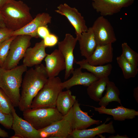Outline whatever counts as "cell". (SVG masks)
Here are the masks:
<instances>
[{"label": "cell", "mask_w": 138, "mask_h": 138, "mask_svg": "<svg viewBox=\"0 0 138 138\" xmlns=\"http://www.w3.org/2000/svg\"><path fill=\"white\" fill-rule=\"evenodd\" d=\"M6 27L2 16L0 13V27L3 28Z\"/></svg>", "instance_id": "obj_37"}, {"label": "cell", "mask_w": 138, "mask_h": 138, "mask_svg": "<svg viewBox=\"0 0 138 138\" xmlns=\"http://www.w3.org/2000/svg\"><path fill=\"white\" fill-rule=\"evenodd\" d=\"M23 112L24 119L38 130L60 120L64 117L56 107L30 108Z\"/></svg>", "instance_id": "obj_4"}, {"label": "cell", "mask_w": 138, "mask_h": 138, "mask_svg": "<svg viewBox=\"0 0 138 138\" xmlns=\"http://www.w3.org/2000/svg\"><path fill=\"white\" fill-rule=\"evenodd\" d=\"M0 28H1L0 27Z\"/></svg>", "instance_id": "obj_41"}, {"label": "cell", "mask_w": 138, "mask_h": 138, "mask_svg": "<svg viewBox=\"0 0 138 138\" xmlns=\"http://www.w3.org/2000/svg\"><path fill=\"white\" fill-rule=\"evenodd\" d=\"M32 38L31 36L25 35L16 36L10 43L8 54L2 68L8 70L17 66L30 45Z\"/></svg>", "instance_id": "obj_6"}, {"label": "cell", "mask_w": 138, "mask_h": 138, "mask_svg": "<svg viewBox=\"0 0 138 138\" xmlns=\"http://www.w3.org/2000/svg\"><path fill=\"white\" fill-rule=\"evenodd\" d=\"M37 33L39 37L43 39L50 33L47 26H41L38 28Z\"/></svg>", "instance_id": "obj_33"}, {"label": "cell", "mask_w": 138, "mask_h": 138, "mask_svg": "<svg viewBox=\"0 0 138 138\" xmlns=\"http://www.w3.org/2000/svg\"><path fill=\"white\" fill-rule=\"evenodd\" d=\"M133 96L137 103H138V87L135 88L133 90Z\"/></svg>", "instance_id": "obj_35"}, {"label": "cell", "mask_w": 138, "mask_h": 138, "mask_svg": "<svg viewBox=\"0 0 138 138\" xmlns=\"http://www.w3.org/2000/svg\"><path fill=\"white\" fill-rule=\"evenodd\" d=\"M16 36H11L0 43V66L2 68L8 54L10 43Z\"/></svg>", "instance_id": "obj_29"}, {"label": "cell", "mask_w": 138, "mask_h": 138, "mask_svg": "<svg viewBox=\"0 0 138 138\" xmlns=\"http://www.w3.org/2000/svg\"><path fill=\"white\" fill-rule=\"evenodd\" d=\"M113 51L112 44L98 45L93 54L86 59L89 64L93 65L109 63L113 61Z\"/></svg>", "instance_id": "obj_17"}, {"label": "cell", "mask_w": 138, "mask_h": 138, "mask_svg": "<svg viewBox=\"0 0 138 138\" xmlns=\"http://www.w3.org/2000/svg\"><path fill=\"white\" fill-rule=\"evenodd\" d=\"M0 137L3 138L8 137V133L0 128Z\"/></svg>", "instance_id": "obj_34"}, {"label": "cell", "mask_w": 138, "mask_h": 138, "mask_svg": "<svg viewBox=\"0 0 138 138\" xmlns=\"http://www.w3.org/2000/svg\"><path fill=\"white\" fill-rule=\"evenodd\" d=\"M1 67L0 66V68Z\"/></svg>", "instance_id": "obj_40"}, {"label": "cell", "mask_w": 138, "mask_h": 138, "mask_svg": "<svg viewBox=\"0 0 138 138\" xmlns=\"http://www.w3.org/2000/svg\"><path fill=\"white\" fill-rule=\"evenodd\" d=\"M98 45L112 44L117 39L111 24L104 16L98 17L94 22L92 27Z\"/></svg>", "instance_id": "obj_8"}, {"label": "cell", "mask_w": 138, "mask_h": 138, "mask_svg": "<svg viewBox=\"0 0 138 138\" xmlns=\"http://www.w3.org/2000/svg\"><path fill=\"white\" fill-rule=\"evenodd\" d=\"M76 63L79 65L82 69H85L93 74L98 78L108 77L112 68V64L108 63L106 65L94 66L89 64L86 59H84Z\"/></svg>", "instance_id": "obj_23"}, {"label": "cell", "mask_w": 138, "mask_h": 138, "mask_svg": "<svg viewBox=\"0 0 138 138\" xmlns=\"http://www.w3.org/2000/svg\"><path fill=\"white\" fill-rule=\"evenodd\" d=\"M78 41L81 55L86 59L93 54L98 46L92 27L88 28L86 31L83 33Z\"/></svg>", "instance_id": "obj_21"}, {"label": "cell", "mask_w": 138, "mask_h": 138, "mask_svg": "<svg viewBox=\"0 0 138 138\" xmlns=\"http://www.w3.org/2000/svg\"><path fill=\"white\" fill-rule=\"evenodd\" d=\"M109 80L108 77H106L99 78L93 82L87 89L89 97L95 101L99 102L102 97Z\"/></svg>", "instance_id": "obj_24"}, {"label": "cell", "mask_w": 138, "mask_h": 138, "mask_svg": "<svg viewBox=\"0 0 138 138\" xmlns=\"http://www.w3.org/2000/svg\"><path fill=\"white\" fill-rule=\"evenodd\" d=\"M100 114H106L113 117V119L116 121H122L126 119H133L138 116V112L135 110L128 108L122 105L117 106L113 109H108L100 106L96 107L89 106Z\"/></svg>", "instance_id": "obj_19"}, {"label": "cell", "mask_w": 138, "mask_h": 138, "mask_svg": "<svg viewBox=\"0 0 138 138\" xmlns=\"http://www.w3.org/2000/svg\"><path fill=\"white\" fill-rule=\"evenodd\" d=\"M10 138H22V137L18 135L14 134V135L10 137Z\"/></svg>", "instance_id": "obj_39"}, {"label": "cell", "mask_w": 138, "mask_h": 138, "mask_svg": "<svg viewBox=\"0 0 138 138\" xmlns=\"http://www.w3.org/2000/svg\"><path fill=\"white\" fill-rule=\"evenodd\" d=\"M82 69L80 67L74 69L72 73V77L67 81L62 82L63 89H69L73 86L78 85L88 87L99 79L90 73L82 72Z\"/></svg>", "instance_id": "obj_18"}, {"label": "cell", "mask_w": 138, "mask_h": 138, "mask_svg": "<svg viewBox=\"0 0 138 138\" xmlns=\"http://www.w3.org/2000/svg\"><path fill=\"white\" fill-rule=\"evenodd\" d=\"M55 12L67 18L75 29L77 40L83 33L87 30L88 28L84 17L75 8L71 7L66 3L61 4Z\"/></svg>", "instance_id": "obj_9"}, {"label": "cell", "mask_w": 138, "mask_h": 138, "mask_svg": "<svg viewBox=\"0 0 138 138\" xmlns=\"http://www.w3.org/2000/svg\"><path fill=\"white\" fill-rule=\"evenodd\" d=\"M27 70L23 64L8 70L0 68V88L10 99L14 107H18L22 76Z\"/></svg>", "instance_id": "obj_3"}, {"label": "cell", "mask_w": 138, "mask_h": 138, "mask_svg": "<svg viewBox=\"0 0 138 138\" xmlns=\"http://www.w3.org/2000/svg\"><path fill=\"white\" fill-rule=\"evenodd\" d=\"M52 17L48 13H43L38 14L30 22L22 28L13 31L12 36L25 35L32 37L38 38L39 37L37 33V30L40 27L47 26L51 23Z\"/></svg>", "instance_id": "obj_12"}, {"label": "cell", "mask_w": 138, "mask_h": 138, "mask_svg": "<svg viewBox=\"0 0 138 138\" xmlns=\"http://www.w3.org/2000/svg\"><path fill=\"white\" fill-rule=\"evenodd\" d=\"M7 0H0V9L6 3Z\"/></svg>", "instance_id": "obj_38"}, {"label": "cell", "mask_w": 138, "mask_h": 138, "mask_svg": "<svg viewBox=\"0 0 138 138\" xmlns=\"http://www.w3.org/2000/svg\"><path fill=\"white\" fill-rule=\"evenodd\" d=\"M46 47L43 39L36 43L33 47H28L23 57V64L27 67H31L41 64L47 54Z\"/></svg>", "instance_id": "obj_15"}, {"label": "cell", "mask_w": 138, "mask_h": 138, "mask_svg": "<svg viewBox=\"0 0 138 138\" xmlns=\"http://www.w3.org/2000/svg\"><path fill=\"white\" fill-rule=\"evenodd\" d=\"M80 104L76 100L72 108L73 130L85 129L94 124H99L100 120H96L91 118L88 113L82 111L80 107Z\"/></svg>", "instance_id": "obj_16"}, {"label": "cell", "mask_w": 138, "mask_h": 138, "mask_svg": "<svg viewBox=\"0 0 138 138\" xmlns=\"http://www.w3.org/2000/svg\"><path fill=\"white\" fill-rule=\"evenodd\" d=\"M122 50V55L128 61L134 66L138 65V54L133 50L126 42L121 45Z\"/></svg>", "instance_id": "obj_27"}, {"label": "cell", "mask_w": 138, "mask_h": 138, "mask_svg": "<svg viewBox=\"0 0 138 138\" xmlns=\"http://www.w3.org/2000/svg\"><path fill=\"white\" fill-rule=\"evenodd\" d=\"M76 97L72 95L69 89L61 91L59 94L56 103V108L63 116L68 112L76 101Z\"/></svg>", "instance_id": "obj_22"}, {"label": "cell", "mask_w": 138, "mask_h": 138, "mask_svg": "<svg viewBox=\"0 0 138 138\" xmlns=\"http://www.w3.org/2000/svg\"><path fill=\"white\" fill-rule=\"evenodd\" d=\"M77 41L76 38L70 33H66L64 40L58 43V50L63 55L65 61V80L68 78L74 70L73 65L76 61L74 58L73 51Z\"/></svg>", "instance_id": "obj_10"}, {"label": "cell", "mask_w": 138, "mask_h": 138, "mask_svg": "<svg viewBox=\"0 0 138 138\" xmlns=\"http://www.w3.org/2000/svg\"><path fill=\"white\" fill-rule=\"evenodd\" d=\"M48 77L42 64L35 65L26 72L21 84L18 107L22 111L31 108L34 98L47 82Z\"/></svg>", "instance_id": "obj_1"}, {"label": "cell", "mask_w": 138, "mask_h": 138, "mask_svg": "<svg viewBox=\"0 0 138 138\" xmlns=\"http://www.w3.org/2000/svg\"><path fill=\"white\" fill-rule=\"evenodd\" d=\"M13 106L9 97L0 88V111L7 114H12Z\"/></svg>", "instance_id": "obj_28"}, {"label": "cell", "mask_w": 138, "mask_h": 138, "mask_svg": "<svg viewBox=\"0 0 138 138\" xmlns=\"http://www.w3.org/2000/svg\"><path fill=\"white\" fill-rule=\"evenodd\" d=\"M105 90V95L99 101V105L106 108L109 103L112 101L117 102L122 105L121 100L119 98L120 91L113 82L109 80L107 83Z\"/></svg>", "instance_id": "obj_25"}, {"label": "cell", "mask_w": 138, "mask_h": 138, "mask_svg": "<svg viewBox=\"0 0 138 138\" xmlns=\"http://www.w3.org/2000/svg\"><path fill=\"white\" fill-rule=\"evenodd\" d=\"M106 122L107 121L101 125L92 129L74 130L68 138H92L103 133L114 134L116 131L113 125V122L111 121L109 123L106 124Z\"/></svg>", "instance_id": "obj_20"}, {"label": "cell", "mask_w": 138, "mask_h": 138, "mask_svg": "<svg viewBox=\"0 0 138 138\" xmlns=\"http://www.w3.org/2000/svg\"><path fill=\"white\" fill-rule=\"evenodd\" d=\"M109 138H129L127 135H120L117 134V135H111L108 137Z\"/></svg>", "instance_id": "obj_36"}, {"label": "cell", "mask_w": 138, "mask_h": 138, "mask_svg": "<svg viewBox=\"0 0 138 138\" xmlns=\"http://www.w3.org/2000/svg\"><path fill=\"white\" fill-rule=\"evenodd\" d=\"M13 31L6 27L0 28V43L11 37Z\"/></svg>", "instance_id": "obj_32"}, {"label": "cell", "mask_w": 138, "mask_h": 138, "mask_svg": "<svg viewBox=\"0 0 138 138\" xmlns=\"http://www.w3.org/2000/svg\"><path fill=\"white\" fill-rule=\"evenodd\" d=\"M62 83L58 77L49 78L33 99L31 108L56 107L57 96L63 89Z\"/></svg>", "instance_id": "obj_5"}, {"label": "cell", "mask_w": 138, "mask_h": 138, "mask_svg": "<svg viewBox=\"0 0 138 138\" xmlns=\"http://www.w3.org/2000/svg\"><path fill=\"white\" fill-rule=\"evenodd\" d=\"M44 44L47 47H52L55 46L57 43L58 38L54 34L50 33L43 38Z\"/></svg>", "instance_id": "obj_31"}, {"label": "cell", "mask_w": 138, "mask_h": 138, "mask_svg": "<svg viewBox=\"0 0 138 138\" xmlns=\"http://www.w3.org/2000/svg\"><path fill=\"white\" fill-rule=\"evenodd\" d=\"M72 107L61 120L39 130L41 138H66L73 131Z\"/></svg>", "instance_id": "obj_7"}, {"label": "cell", "mask_w": 138, "mask_h": 138, "mask_svg": "<svg viewBox=\"0 0 138 138\" xmlns=\"http://www.w3.org/2000/svg\"><path fill=\"white\" fill-rule=\"evenodd\" d=\"M13 106L12 114L13 121L12 129L15 134L18 135L22 138H41L39 131L35 129L28 122L19 117Z\"/></svg>", "instance_id": "obj_13"}, {"label": "cell", "mask_w": 138, "mask_h": 138, "mask_svg": "<svg viewBox=\"0 0 138 138\" xmlns=\"http://www.w3.org/2000/svg\"><path fill=\"white\" fill-rule=\"evenodd\" d=\"M116 60L122 70L125 78L127 79L134 78L137 75L138 73L137 67L130 63L122 55L117 57Z\"/></svg>", "instance_id": "obj_26"}, {"label": "cell", "mask_w": 138, "mask_h": 138, "mask_svg": "<svg viewBox=\"0 0 138 138\" xmlns=\"http://www.w3.org/2000/svg\"><path fill=\"white\" fill-rule=\"evenodd\" d=\"M29 7L21 1L7 0L0 9L5 27L12 31L22 28L33 19Z\"/></svg>", "instance_id": "obj_2"}, {"label": "cell", "mask_w": 138, "mask_h": 138, "mask_svg": "<svg viewBox=\"0 0 138 138\" xmlns=\"http://www.w3.org/2000/svg\"><path fill=\"white\" fill-rule=\"evenodd\" d=\"M45 68L49 78L55 77L65 69L64 58L58 49H55L45 58Z\"/></svg>", "instance_id": "obj_14"}, {"label": "cell", "mask_w": 138, "mask_h": 138, "mask_svg": "<svg viewBox=\"0 0 138 138\" xmlns=\"http://www.w3.org/2000/svg\"><path fill=\"white\" fill-rule=\"evenodd\" d=\"M13 116L12 114H7L0 111V124L8 129H12Z\"/></svg>", "instance_id": "obj_30"}, {"label": "cell", "mask_w": 138, "mask_h": 138, "mask_svg": "<svg viewBox=\"0 0 138 138\" xmlns=\"http://www.w3.org/2000/svg\"><path fill=\"white\" fill-rule=\"evenodd\" d=\"M96 12L103 16H111L120 12L123 8L132 5L135 0H91Z\"/></svg>", "instance_id": "obj_11"}]
</instances>
